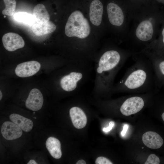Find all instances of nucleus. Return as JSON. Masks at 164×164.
<instances>
[{
	"mask_svg": "<svg viewBox=\"0 0 164 164\" xmlns=\"http://www.w3.org/2000/svg\"><path fill=\"white\" fill-rule=\"evenodd\" d=\"M91 32L87 20L80 11L72 12L68 18L65 28V32L69 37H76L80 39L87 37Z\"/></svg>",
	"mask_w": 164,
	"mask_h": 164,
	"instance_id": "obj_1",
	"label": "nucleus"
},
{
	"mask_svg": "<svg viewBox=\"0 0 164 164\" xmlns=\"http://www.w3.org/2000/svg\"><path fill=\"white\" fill-rule=\"evenodd\" d=\"M144 103L143 99L138 97H134L126 100L120 108L121 113L126 116L134 114L143 108Z\"/></svg>",
	"mask_w": 164,
	"mask_h": 164,
	"instance_id": "obj_2",
	"label": "nucleus"
},
{
	"mask_svg": "<svg viewBox=\"0 0 164 164\" xmlns=\"http://www.w3.org/2000/svg\"><path fill=\"white\" fill-rule=\"evenodd\" d=\"M40 67V63L36 61L24 62L17 65L15 72L16 75L19 77H28L38 72Z\"/></svg>",
	"mask_w": 164,
	"mask_h": 164,
	"instance_id": "obj_3",
	"label": "nucleus"
},
{
	"mask_svg": "<svg viewBox=\"0 0 164 164\" xmlns=\"http://www.w3.org/2000/svg\"><path fill=\"white\" fill-rule=\"evenodd\" d=\"M2 40L4 47L9 51H13L22 48L25 45L22 38L18 34L13 32L5 34L3 36Z\"/></svg>",
	"mask_w": 164,
	"mask_h": 164,
	"instance_id": "obj_4",
	"label": "nucleus"
},
{
	"mask_svg": "<svg viewBox=\"0 0 164 164\" xmlns=\"http://www.w3.org/2000/svg\"><path fill=\"white\" fill-rule=\"evenodd\" d=\"M43 102V97L41 91L38 89L34 88L30 91L25 105L29 109L36 111L42 108Z\"/></svg>",
	"mask_w": 164,
	"mask_h": 164,
	"instance_id": "obj_5",
	"label": "nucleus"
},
{
	"mask_svg": "<svg viewBox=\"0 0 164 164\" xmlns=\"http://www.w3.org/2000/svg\"><path fill=\"white\" fill-rule=\"evenodd\" d=\"M3 137L6 140H12L20 138L22 134L21 129L13 122H4L1 128Z\"/></svg>",
	"mask_w": 164,
	"mask_h": 164,
	"instance_id": "obj_6",
	"label": "nucleus"
},
{
	"mask_svg": "<svg viewBox=\"0 0 164 164\" xmlns=\"http://www.w3.org/2000/svg\"><path fill=\"white\" fill-rule=\"evenodd\" d=\"M107 11L109 21L114 26H121L124 21V17L121 9L117 4L110 2L107 6Z\"/></svg>",
	"mask_w": 164,
	"mask_h": 164,
	"instance_id": "obj_7",
	"label": "nucleus"
},
{
	"mask_svg": "<svg viewBox=\"0 0 164 164\" xmlns=\"http://www.w3.org/2000/svg\"><path fill=\"white\" fill-rule=\"evenodd\" d=\"M146 78L145 72L142 70H138L132 73L128 77L125 83L128 88L134 89L142 85Z\"/></svg>",
	"mask_w": 164,
	"mask_h": 164,
	"instance_id": "obj_8",
	"label": "nucleus"
},
{
	"mask_svg": "<svg viewBox=\"0 0 164 164\" xmlns=\"http://www.w3.org/2000/svg\"><path fill=\"white\" fill-rule=\"evenodd\" d=\"M103 12V5L99 0H94L91 3L89 17L91 22L95 26L100 25L101 22Z\"/></svg>",
	"mask_w": 164,
	"mask_h": 164,
	"instance_id": "obj_9",
	"label": "nucleus"
},
{
	"mask_svg": "<svg viewBox=\"0 0 164 164\" xmlns=\"http://www.w3.org/2000/svg\"><path fill=\"white\" fill-rule=\"evenodd\" d=\"M70 114L74 126L78 129L84 128L87 123L86 116L83 110L78 106L71 108Z\"/></svg>",
	"mask_w": 164,
	"mask_h": 164,
	"instance_id": "obj_10",
	"label": "nucleus"
},
{
	"mask_svg": "<svg viewBox=\"0 0 164 164\" xmlns=\"http://www.w3.org/2000/svg\"><path fill=\"white\" fill-rule=\"evenodd\" d=\"M153 32L152 23L150 21L146 20L142 21L139 24L136 29L135 34L139 39L146 41L152 39Z\"/></svg>",
	"mask_w": 164,
	"mask_h": 164,
	"instance_id": "obj_11",
	"label": "nucleus"
},
{
	"mask_svg": "<svg viewBox=\"0 0 164 164\" xmlns=\"http://www.w3.org/2000/svg\"><path fill=\"white\" fill-rule=\"evenodd\" d=\"M142 141L145 146L153 149L159 148L163 143L161 137L157 133L153 131H148L144 134Z\"/></svg>",
	"mask_w": 164,
	"mask_h": 164,
	"instance_id": "obj_12",
	"label": "nucleus"
},
{
	"mask_svg": "<svg viewBox=\"0 0 164 164\" xmlns=\"http://www.w3.org/2000/svg\"><path fill=\"white\" fill-rule=\"evenodd\" d=\"M11 121L26 132L30 131L32 128L33 123L30 119L19 114H12L9 116Z\"/></svg>",
	"mask_w": 164,
	"mask_h": 164,
	"instance_id": "obj_13",
	"label": "nucleus"
},
{
	"mask_svg": "<svg viewBox=\"0 0 164 164\" xmlns=\"http://www.w3.org/2000/svg\"><path fill=\"white\" fill-rule=\"evenodd\" d=\"M56 28L55 25L52 22L34 24L32 27L33 33L37 36H42L53 32Z\"/></svg>",
	"mask_w": 164,
	"mask_h": 164,
	"instance_id": "obj_14",
	"label": "nucleus"
},
{
	"mask_svg": "<svg viewBox=\"0 0 164 164\" xmlns=\"http://www.w3.org/2000/svg\"><path fill=\"white\" fill-rule=\"evenodd\" d=\"M46 147L51 155L54 158L59 159L62 156L61 144L60 141L55 138L50 137L46 142Z\"/></svg>",
	"mask_w": 164,
	"mask_h": 164,
	"instance_id": "obj_15",
	"label": "nucleus"
},
{
	"mask_svg": "<svg viewBox=\"0 0 164 164\" xmlns=\"http://www.w3.org/2000/svg\"><path fill=\"white\" fill-rule=\"evenodd\" d=\"M33 15L37 23L46 22L50 20L49 14L45 6L42 4H37L34 7Z\"/></svg>",
	"mask_w": 164,
	"mask_h": 164,
	"instance_id": "obj_16",
	"label": "nucleus"
},
{
	"mask_svg": "<svg viewBox=\"0 0 164 164\" xmlns=\"http://www.w3.org/2000/svg\"><path fill=\"white\" fill-rule=\"evenodd\" d=\"M14 18L16 21L28 25H33L36 22L33 15L26 12H17L14 14Z\"/></svg>",
	"mask_w": 164,
	"mask_h": 164,
	"instance_id": "obj_17",
	"label": "nucleus"
},
{
	"mask_svg": "<svg viewBox=\"0 0 164 164\" xmlns=\"http://www.w3.org/2000/svg\"><path fill=\"white\" fill-rule=\"evenodd\" d=\"M5 5V8L2 13L4 15L12 16L15 14L16 6L15 0H3Z\"/></svg>",
	"mask_w": 164,
	"mask_h": 164,
	"instance_id": "obj_18",
	"label": "nucleus"
},
{
	"mask_svg": "<svg viewBox=\"0 0 164 164\" xmlns=\"http://www.w3.org/2000/svg\"><path fill=\"white\" fill-rule=\"evenodd\" d=\"M160 162L159 158L154 154H151L148 156L145 164H159Z\"/></svg>",
	"mask_w": 164,
	"mask_h": 164,
	"instance_id": "obj_19",
	"label": "nucleus"
},
{
	"mask_svg": "<svg viewBox=\"0 0 164 164\" xmlns=\"http://www.w3.org/2000/svg\"><path fill=\"white\" fill-rule=\"evenodd\" d=\"M96 164H112L113 163L109 159L102 156L97 158L95 160Z\"/></svg>",
	"mask_w": 164,
	"mask_h": 164,
	"instance_id": "obj_20",
	"label": "nucleus"
},
{
	"mask_svg": "<svg viewBox=\"0 0 164 164\" xmlns=\"http://www.w3.org/2000/svg\"><path fill=\"white\" fill-rule=\"evenodd\" d=\"M114 125V123L111 121L109 123V126L107 128H104L103 129V132H107L111 131Z\"/></svg>",
	"mask_w": 164,
	"mask_h": 164,
	"instance_id": "obj_21",
	"label": "nucleus"
},
{
	"mask_svg": "<svg viewBox=\"0 0 164 164\" xmlns=\"http://www.w3.org/2000/svg\"><path fill=\"white\" fill-rule=\"evenodd\" d=\"M123 130L121 133V135L122 136H124L128 128L127 125H125L123 127Z\"/></svg>",
	"mask_w": 164,
	"mask_h": 164,
	"instance_id": "obj_22",
	"label": "nucleus"
},
{
	"mask_svg": "<svg viewBox=\"0 0 164 164\" xmlns=\"http://www.w3.org/2000/svg\"><path fill=\"white\" fill-rule=\"evenodd\" d=\"M159 67L162 73L164 75V61L160 63Z\"/></svg>",
	"mask_w": 164,
	"mask_h": 164,
	"instance_id": "obj_23",
	"label": "nucleus"
},
{
	"mask_svg": "<svg viewBox=\"0 0 164 164\" xmlns=\"http://www.w3.org/2000/svg\"><path fill=\"white\" fill-rule=\"evenodd\" d=\"M86 162L83 159H81L78 161L76 163V164H86Z\"/></svg>",
	"mask_w": 164,
	"mask_h": 164,
	"instance_id": "obj_24",
	"label": "nucleus"
},
{
	"mask_svg": "<svg viewBox=\"0 0 164 164\" xmlns=\"http://www.w3.org/2000/svg\"><path fill=\"white\" fill-rule=\"evenodd\" d=\"M37 164L36 162L33 159H31L28 162L27 164Z\"/></svg>",
	"mask_w": 164,
	"mask_h": 164,
	"instance_id": "obj_25",
	"label": "nucleus"
},
{
	"mask_svg": "<svg viewBox=\"0 0 164 164\" xmlns=\"http://www.w3.org/2000/svg\"><path fill=\"white\" fill-rule=\"evenodd\" d=\"M162 36L163 37V43H164V28L162 30Z\"/></svg>",
	"mask_w": 164,
	"mask_h": 164,
	"instance_id": "obj_26",
	"label": "nucleus"
},
{
	"mask_svg": "<svg viewBox=\"0 0 164 164\" xmlns=\"http://www.w3.org/2000/svg\"><path fill=\"white\" fill-rule=\"evenodd\" d=\"M2 97V94L1 91H0V100H1Z\"/></svg>",
	"mask_w": 164,
	"mask_h": 164,
	"instance_id": "obj_27",
	"label": "nucleus"
},
{
	"mask_svg": "<svg viewBox=\"0 0 164 164\" xmlns=\"http://www.w3.org/2000/svg\"><path fill=\"white\" fill-rule=\"evenodd\" d=\"M162 117L163 121H164V112H163L162 115Z\"/></svg>",
	"mask_w": 164,
	"mask_h": 164,
	"instance_id": "obj_28",
	"label": "nucleus"
},
{
	"mask_svg": "<svg viewBox=\"0 0 164 164\" xmlns=\"http://www.w3.org/2000/svg\"><path fill=\"white\" fill-rule=\"evenodd\" d=\"M34 118L36 119V117H33Z\"/></svg>",
	"mask_w": 164,
	"mask_h": 164,
	"instance_id": "obj_29",
	"label": "nucleus"
},
{
	"mask_svg": "<svg viewBox=\"0 0 164 164\" xmlns=\"http://www.w3.org/2000/svg\"><path fill=\"white\" fill-rule=\"evenodd\" d=\"M35 113V112H33V113L34 114Z\"/></svg>",
	"mask_w": 164,
	"mask_h": 164,
	"instance_id": "obj_30",
	"label": "nucleus"
}]
</instances>
